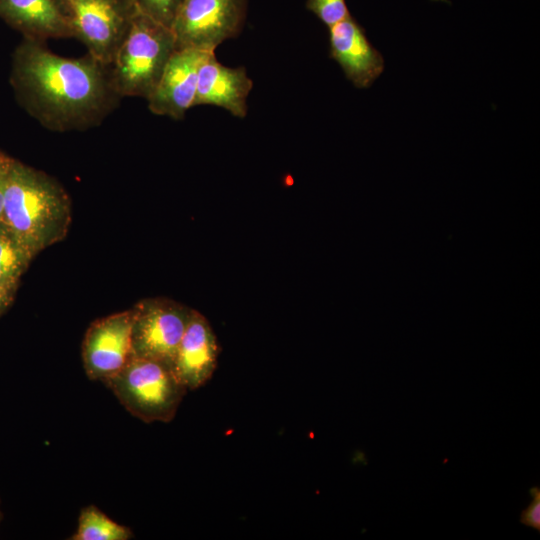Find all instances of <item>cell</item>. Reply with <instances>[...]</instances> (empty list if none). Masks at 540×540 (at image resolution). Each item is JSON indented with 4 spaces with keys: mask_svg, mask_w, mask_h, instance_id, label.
Here are the masks:
<instances>
[{
    "mask_svg": "<svg viewBox=\"0 0 540 540\" xmlns=\"http://www.w3.org/2000/svg\"><path fill=\"white\" fill-rule=\"evenodd\" d=\"M1 517H2V516H1V510H0V521H1Z\"/></svg>",
    "mask_w": 540,
    "mask_h": 540,
    "instance_id": "cell-21",
    "label": "cell"
},
{
    "mask_svg": "<svg viewBox=\"0 0 540 540\" xmlns=\"http://www.w3.org/2000/svg\"><path fill=\"white\" fill-rule=\"evenodd\" d=\"M13 158L7 154L0 152V222L3 221L4 211V195L8 172Z\"/></svg>",
    "mask_w": 540,
    "mask_h": 540,
    "instance_id": "cell-19",
    "label": "cell"
},
{
    "mask_svg": "<svg viewBox=\"0 0 540 540\" xmlns=\"http://www.w3.org/2000/svg\"><path fill=\"white\" fill-rule=\"evenodd\" d=\"M17 289L0 287V315L11 305Z\"/></svg>",
    "mask_w": 540,
    "mask_h": 540,
    "instance_id": "cell-20",
    "label": "cell"
},
{
    "mask_svg": "<svg viewBox=\"0 0 540 540\" xmlns=\"http://www.w3.org/2000/svg\"><path fill=\"white\" fill-rule=\"evenodd\" d=\"M330 57L357 88H368L382 74L384 59L351 16L329 28Z\"/></svg>",
    "mask_w": 540,
    "mask_h": 540,
    "instance_id": "cell-11",
    "label": "cell"
},
{
    "mask_svg": "<svg viewBox=\"0 0 540 540\" xmlns=\"http://www.w3.org/2000/svg\"><path fill=\"white\" fill-rule=\"evenodd\" d=\"M246 12L247 0H181L171 25L176 48L214 52L240 33Z\"/></svg>",
    "mask_w": 540,
    "mask_h": 540,
    "instance_id": "cell-5",
    "label": "cell"
},
{
    "mask_svg": "<svg viewBox=\"0 0 540 540\" xmlns=\"http://www.w3.org/2000/svg\"><path fill=\"white\" fill-rule=\"evenodd\" d=\"M0 17L24 38L73 37L63 0H0Z\"/></svg>",
    "mask_w": 540,
    "mask_h": 540,
    "instance_id": "cell-13",
    "label": "cell"
},
{
    "mask_svg": "<svg viewBox=\"0 0 540 540\" xmlns=\"http://www.w3.org/2000/svg\"><path fill=\"white\" fill-rule=\"evenodd\" d=\"M175 49L171 28L135 10L111 63L106 66L114 91L120 97L146 99Z\"/></svg>",
    "mask_w": 540,
    "mask_h": 540,
    "instance_id": "cell-3",
    "label": "cell"
},
{
    "mask_svg": "<svg viewBox=\"0 0 540 540\" xmlns=\"http://www.w3.org/2000/svg\"><path fill=\"white\" fill-rule=\"evenodd\" d=\"M306 7L328 28L350 15L345 0H307Z\"/></svg>",
    "mask_w": 540,
    "mask_h": 540,
    "instance_id": "cell-17",
    "label": "cell"
},
{
    "mask_svg": "<svg viewBox=\"0 0 540 540\" xmlns=\"http://www.w3.org/2000/svg\"><path fill=\"white\" fill-rule=\"evenodd\" d=\"M134 9L171 28L181 0H130Z\"/></svg>",
    "mask_w": 540,
    "mask_h": 540,
    "instance_id": "cell-16",
    "label": "cell"
},
{
    "mask_svg": "<svg viewBox=\"0 0 540 540\" xmlns=\"http://www.w3.org/2000/svg\"><path fill=\"white\" fill-rule=\"evenodd\" d=\"M211 52L176 48L151 94L146 98L149 110L160 116L182 119L194 107L198 70Z\"/></svg>",
    "mask_w": 540,
    "mask_h": 540,
    "instance_id": "cell-9",
    "label": "cell"
},
{
    "mask_svg": "<svg viewBox=\"0 0 540 540\" xmlns=\"http://www.w3.org/2000/svg\"><path fill=\"white\" fill-rule=\"evenodd\" d=\"M3 221L35 257L67 236L72 222L71 198L58 180L13 158Z\"/></svg>",
    "mask_w": 540,
    "mask_h": 540,
    "instance_id": "cell-2",
    "label": "cell"
},
{
    "mask_svg": "<svg viewBox=\"0 0 540 540\" xmlns=\"http://www.w3.org/2000/svg\"><path fill=\"white\" fill-rule=\"evenodd\" d=\"M102 383L132 416L145 423L172 421L188 392L169 365L136 356Z\"/></svg>",
    "mask_w": 540,
    "mask_h": 540,
    "instance_id": "cell-4",
    "label": "cell"
},
{
    "mask_svg": "<svg viewBox=\"0 0 540 540\" xmlns=\"http://www.w3.org/2000/svg\"><path fill=\"white\" fill-rule=\"evenodd\" d=\"M73 37L88 54L108 66L135 9L130 0H63Z\"/></svg>",
    "mask_w": 540,
    "mask_h": 540,
    "instance_id": "cell-7",
    "label": "cell"
},
{
    "mask_svg": "<svg viewBox=\"0 0 540 540\" xmlns=\"http://www.w3.org/2000/svg\"><path fill=\"white\" fill-rule=\"evenodd\" d=\"M192 308L166 297L139 300L132 311L133 356L153 359L172 368Z\"/></svg>",
    "mask_w": 540,
    "mask_h": 540,
    "instance_id": "cell-6",
    "label": "cell"
},
{
    "mask_svg": "<svg viewBox=\"0 0 540 540\" xmlns=\"http://www.w3.org/2000/svg\"><path fill=\"white\" fill-rule=\"evenodd\" d=\"M11 83L30 115L57 132L100 124L120 98L107 67L89 54L59 56L44 42L28 38L14 52Z\"/></svg>",
    "mask_w": 540,
    "mask_h": 540,
    "instance_id": "cell-1",
    "label": "cell"
},
{
    "mask_svg": "<svg viewBox=\"0 0 540 540\" xmlns=\"http://www.w3.org/2000/svg\"><path fill=\"white\" fill-rule=\"evenodd\" d=\"M253 82L244 67L221 64L214 52L207 54L198 70L194 106L214 105L238 118L247 115V98Z\"/></svg>",
    "mask_w": 540,
    "mask_h": 540,
    "instance_id": "cell-12",
    "label": "cell"
},
{
    "mask_svg": "<svg viewBox=\"0 0 540 540\" xmlns=\"http://www.w3.org/2000/svg\"><path fill=\"white\" fill-rule=\"evenodd\" d=\"M529 493L532 496L531 503L521 512L520 523L540 531V488L533 486Z\"/></svg>",
    "mask_w": 540,
    "mask_h": 540,
    "instance_id": "cell-18",
    "label": "cell"
},
{
    "mask_svg": "<svg viewBox=\"0 0 540 540\" xmlns=\"http://www.w3.org/2000/svg\"><path fill=\"white\" fill-rule=\"evenodd\" d=\"M133 532L113 521L94 505L84 507L78 518V528L72 540H128Z\"/></svg>",
    "mask_w": 540,
    "mask_h": 540,
    "instance_id": "cell-15",
    "label": "cell"
},
{
    "mask_svg": "<svg viewBox=\"0 0 540 540\" xmlns=\"http://www.w3.org/2000/svg\"><path fill=\"white\" fill-rule=\"evenodd\" d=\"M131 308L96 319L82 342L84 371L90 380L105 381L133 357Z\"/></svg>",
    "mask_w": 540,
    "mask_h": 540,
    "instance_id": "cell-8",
    "label": "cell"
},
{
    "mask_svg": "<svg viewBox=\"0 0 540 540\" xmlns=\"http://www.w3.org/2000/svg\"><path fill=\"white\" fill-rule=\"evenodd\" d=\"M220 348L208 319L192 309L176 351L172 369L188 391L204 386L213 376Z\"/></svg>",
    "mask_w": 540,
    "mask_h": 540,
    "instance_id": "cell-10",
    "label": "cell"
},
{
    "mask_svg": "<svg viewBox=\"0 0 540 540\" xmlns=\"http://www.w3.org/2000/svg\"><path fill=\"white\" fill-rule=\"evenodd\" d=\"M33 256L4 221L0 222V287L17 289Z\"/></svg>",
    "mask_w": 540,
    "mask_h": 540,
    "instance_id": "cell-14",
    "label": "cell"
}]
</instances>
